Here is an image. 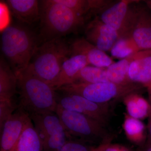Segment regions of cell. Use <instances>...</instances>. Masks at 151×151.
<instances>
[{
  "label": "cell",
  "mask_w": 151,
  "mask_h": 151,
  "mask_svg": "<svg viewBox=\"0 0 151 151\" xmlns=\"http://www.w3.org/2000/svg\"><path fill=\"white\" fill-rule=\"evenodd\" d=\"M40 36L45 42L62 37L83 26L85 18L55 0L40 1Z\"/></svg>",
  "instance_id": "cell-3"
},
{
  "label": "cell",
  "mask_w": 151,
  "mask_h": 151,
  "mask_svg": "<svg viewBox=\"0 0 151 151\" xmlns=\"http://www.w3.org/2000/svg\"><path fill=\"white\" fill-rule=\"evenodd\" d=\"M103 151H134L129 147L119 145V144H113L111 142H108L105 144Z\"/></svg>",
  "instance_id": "cell-26"
},
{
  "label": "cell",
  "mask_w": 151,
  "mask_h": 151,
  "mask_svg": "<svg viewBox=\"0 0 151 151\" xmlns=\"http://www.w3.org/2000/svg\"><path fill=\"white\" fill-rule=\"evenodd\" d=\"M143 87L142 85L137 83L121 85L108 81L67 84L55 91L79 95L94 103L103 104L111 103L112 100H123L129 94L138 93Z\"/></svg>",
  "instance_id": "cell-6"
},
{
  "label": "cell",
  "mask_w": 151,
  "mask_h": 151,
  "mask_svg": "<svg viewBox=\"0 0 151 151\" xmlns=\"http://www.w3.org/2000/svg\"><path fill=\"white\" fill-rule=\"evenodd\" d=\"M129 76L134 83L146 87L151 85V49L134 53Z\"/></svg>",
  "instance_id": "cell-12"
},
{
  "label": "cell",
  "mask_w": 151,
  "mask_h": 151,
  "mask_svg": "<svg viewBox=\"0 0 151 151\" xmlns=\"http://www.w3.org/2000/svg\"><path fill=\"white\" fill-rule=\"evenodd\" d=\"M43 150V143L31 119L10 151Z\"/></svg>",
  "instance_id": "cell-18"
},
{
  "label": "cell",
  "mask_w": 151,
  "mask_h": 151,
  "mask_svg": "<svg viewBox=\"0 0 151 151\" xmlns=\"http://www.w3.org/2000/svg\"><path fill=\"white\" fill-rule=\"evenodd\" d=\"M97 146L74 139H68L60 151H94Z\"/></svg>",
  "instance_id": "cell-25"
},
{
  "label": "cell",
  "mask_w": 151,
  "mask_h": 151,
  "mask_svg": "<svg viewBox=\"0 0 151 151\" xmlns=\"http://www.w3.org/2000/svg\"><path fill=\"white\" fill-rule=\"evenodd\" d=\"M134 54L121 59L117 62H114L107 68V74L108 80L113 83L121 85L133 84L129 76V69Z\"/></svg>",
  "instance_id": "cell-20"
},
{
  "label": "cell",
  "mask_w": 151,
  "mask_h": 151,
  "mask_svg": "<svg viewBox=\"0 0 151 151\" xmlns=\"http://www.w3.org/2000/svg\"><path fill=\"white\" fill-rule=\"evenodd\" d=\"M138 1H120L105 9L99 18L119 33L120 39L127 37L133 27L137 14V11H132L130 9V5Z\"/></svg>",
  "instance_id": "cell-7"
},
{
  "label": "cell",
  "mask_w": 151,
  "mask_h": 151,
  "mask_svg": "<svg viewBox=\"0 0 151 151\" xmlns=\"http://www.w3.org/2000/svg\"><path fill=\"white\" fill-rule=\"evenodd\" d=\"M108 142L103 143V144H101V145H100L97 146L94 151H103V150H104V147H105V144H106V143Z\"/></svg>",
  "instance_id": "cell-29"
},
{
  "label": "cell",
  "mask_w": 151,
  "mask_h": 151,
  "mask_svg": "<svg viewBox=\"0 0 151 151\" xmlns=\"http://www.w3.org/2000/svg\"><path fill=\"white\" fill-rule=\"evenodd\" d=\"M147 4V6L151 10V0H149V1H145Z\"/></svg>",
  "instance_id": "cell-31"
},
{
  "label": "cell",
  "mask_w": 151,
  "mask_h": 151,
  "mask_svg": "<svg viewBox=\"0 0 151 151\" xmlns=\"http://www.w3.org/2000/svg\"><path fill=\"white\" fill-rule=\"evenodd\" d=\"M134 151H151V145L146 143L144 145L139 147V148Z\"/></svg>",
  "instance_id": "cell-28"
},
{
  "label": "cell",
  "mask_w": 151,
  "mask_h": 151,
  "mask_svg": "<svg viewBox=\"0 0 151 151\" xmlns=\"http://www.w3.org/2000/svg\"><path fill=\"white\" fill-rule=\"evenodd\" d=\"M29 117L43 144L63 128L56 112L34 114Z\"/></svg>",
  "instance_id": "cell-15"
},
{
  "label": "cell",
  "mask_w": 151,
  "mask_h": 151,
  "mask_svg": "<svg viewBox=\"0 0 151 151\" xmlns=\"http://www.w3.org/2000/svg\"><path fill=\"white\" fill-rule=\"evenodd\" d=\"M6 3L13 16L22 24L31 25L40 20V1L7 0Z\"/></svg>",
  "instance_id": "cell-13"
},
{
  "label": "cell",
  "mask_w": 151,
  "mask_h": 151,
  "mask_svg": "<svg viewBox=\"0 0 151 151\" xmlns=\"http://www.w3.org/2000/svg\"><path fill=\"white\" fill-rule=\"evenodd\" d=\"M17 93V79L15 73L4 58L0 61V100L14 98Z\"/></svg>",
  "instance_id": "cell-17"
},
{
  "label": "cell",
  "mask_w": 151,
  "mask_h": 151,
  "mask_svg": "<svg viewBox=\"0 0 151 151\" xmlns=\"http://www.w3.org/2000/svg\"><path fill=\"white\" fill-rule=\"evenodd\" d=\"M18 108L28 113L55 112L56 91L50 85L33 74L28 68L16 74Z\"/></svg>",
  "instance_id": "cell-1"
},
{
  "label": "cell",
  "mask_w": 151,
  "mask_h": 151,
  "mask_svg": "<svg viewBox=\"0 0 151 151\" xmlns=\"http://www.w3.org/2000/svg\"><path fill=\"white\" fill-rule=\"evenodd\" d=\"M71 55H81L86 57L89 65L107 68L114 63L113 59L105 53L86 40L85 38L75 40L70 45Z\"/></svg>",
  "instance_id": "cell-11"
},
{
  "label": "cell",
  "mask_w": 151,
  "mask_h": 151,
  "mask_svg": "<svg viewBox=\"0 0 151 151\" xmlns=\"http://www.w3.org/2000/svg\"><path fill=\"white\" fill-rule=\"evenodd\" d=\"M68 94L77 101L81 108V114L89 116L110 128V120L112 114L111 103L103 104L94 103L79 95Z\"/></svg>",
  "instance_id": "cell-14"
},
{
  "label": "cell",
  "mask_w": 151,
  "mask_h": 151,
  "mask_svg": "<svg viewBox=\"0 0 151 151\" xmlns=\"http://www.w3.org/2000/svg\"><path fill=\"white\" fill-rule=\"evenodd\" d=\"M1 40L3 54L16 75L25 70L38 46L32 31L22 24H12L3 29Z\"/></svg>",
  "instance_id": "cell-2"
},
{
  "label": "cell",
  "mask_w": 151,
  "mask_h": 151,
  "mask_svg": "<svg viewBox=\"0 0 151 151\" xmlns=\"http://www.w3.org/2000/svg\"><path fill=\"white\" fill-rule=\"evenodd\" d=\"M72 10L78 15L84 16L90 12L104 11L111 4L110 1L104 0H55Z\"/></svg>",
  "instance_id": "cell-19"
},
{
  "label": "cell",
  "mask_w": 151,
  "mask_h": 151,
  "mask_svg": "<svg viewBox=\"0 0 151 151\" xmlns=\"http://www.w3.org/2000/svg\"><path fill=\"white\" fill-rule=\"evenodd\" d=\"M147 88L149 95V103H150L151 106V85L147 86Z\"/></svg>",
  "instance_id": "cell-30"
},
{
  "label": "cell",
  "mask_w": 151,
  "mask_h": 151,
  "mask_svg": "<svg viewBox=\"0 0 151 151\" xmlns=\"http://www.w3.org/2000/svg\"><path fill=\"white\" fill-rule=\"evenodd\" d=\"M85 39L104 52L110 51L120 39L115 30L102 22L97 16L86 26Z\"/></svg>",
  "instance_id": "cell-10"
},
{
  "label": "cell",
  "mask_w": 151,
  "mask_h": 151,
  "mask_svg": "<svg viewBox=\"0 0 151 151\" xmlns=\"http://www.w3.org/2000/svg\"><path fill=\"white\" fill-rule=\"evenodd\" d=\"M123 129L128 139L139 147L144 145L147 142L145 124L139 119L125 115Z\"/></svg>",
  "instance_id": "cell-22"
},
{
  "label": "cell",
  "mask_w": 151,
  "mask_h": 151,
  "mask_svg": "<svg viewBox=\"0 0 151 151\" xmlns=\"http://www.w3.org/2000/svg\"><path fill=\"white\" fill-rule=\"evenodd\" d=\"M68 139L77 140L99 146L112 142L115 135L110 128L84 114L66 111L57 105L56 111Z\"/></svg>",
  "instance_id": "cell-5"
},
{
  "label": "cell",
  "mask_w": 151,
  "mask_h": 151,
  "mask_svg": "<svg viewBox=\"0 0 151 151\" xmlns=\"http://www.w3.org/2000/svg\"><path fill=\"white\" fill-rule=\"evenodd\" d=\"M125 38L135 53L151 49V16L147 11L137 10L133 27Z\"/></svg>",
  "instance_id": "cell-8"
},
{
  "label": "cell",
  "mask_w": 151,
  "mask_h": 151,
  "mask_svg": "<svg viewBox=\"0 0 151 151\" xmlns=\"http://www.w3.org/2000/svg\"><path fill=\"white\" fill-rule=\"evenodd\" d=\"M149 122L148 124V134L146 144L151 145V110L149 115Z\"/></svg>",
  "instance_id": "cell-27"
},
{
  "label": "cell",
  "mask_w": 151,
  "mask_h": 151,
  "mask_svg": "<svg viewBox=\"0 0 151 151\" xmlns=\"http://www.w3.org/2000/svg\"><path fill=\"white\" fill-rule=\"evenodd\" d=\"M17 108V101L14 98L0 100V129Z\"/></svg>",
  "instance_id": "cell-24"
},
{
  "label": "cell",
  "mask_w": 151,
  "mask_h": 151,
  "mask_svg": "<svg viewBox=\"0 0 151 151\" xmlns=\"http://www.w3.org/2000/svg\"><path fill=\"white\" fill-rule=\"evenodd\" d=\"M88 65L89 62L84 55H71L63 63L58 77L52 87L56 90L61 86L70 84L79 71Z\"/></svg>",
  "instance_id": "cell-16"
},
{
  "label": "cell",
  "mask_w": 151,
  "mask_h": 151,
  "mask_svg": "<svg viewBox=\"0 0 151 151\" xmlns=\"http://www.w3.org/2000/svg\"><path fill=\"white\" fill-rule=\"evenodd\" d=\"M108 81H109L107 76V68L98 67L89 65L80 70L69 84H93Z\"/></svg>",
  "instance_id": "cell-23"
},
{
  "label": "cell",
  "mask_w": 151,
  "mask_h": 151,
  "mask_svg": "<svg viewBox=\"0 0 151 151\" xmlns=\"http://www.w3.org/2000/svg\"><path fill=\"white\" fill-rule=\"evenodd\" d=\"M44 151L43 150V151Z\"/></svg>",
  "instance_id": "cell-32"
},
{
  "label": "cell",
  "mask_w": 151,
  "mask_h": 151,
  "mask_svg": "<svg viewBox=\"0 0 151 151\" xmlns=\"http://www.w3.org/2000/svg\"><path fill=\"white\" fill-rule=\"evenodd\" d=\"M71 55L70 45L62 37L45 42L37 47L27 68L52 86L63 64Z\"/></svg>",
  "instance_id": "cell-4"
},
{
  "label": "cell",
  "mask_w": 151,
  "mask_h": 151,
  "mask_svg": "<svg viewBox=\"0 0 151 151\" xmlns=\"http://www.w3.org/2000/svg\"><path fill=\"white\" fill-rule=\"evenodd\" d=\"M122 100L129 116L139 120L149 116L150 104L137 92L127 95Z\"/></svg>",
  "instance_id": "cell-21"
},
{
  "label": "cell",
  "mask_w": 151,
  "mask_h": 151,
  "mask_svg": "<svg viewBox=\"0 0 151 151\" xmlns=\"http://www.w3.org/2000/svg\"><path fill=\"white\" fill-rule=\"evenodd\" d=\"M30 120L28 113L20 108L17 109L0 129V151L11 150Z\"/></svg>",
  "instance_id": "cell-9"
}]
</instances>
